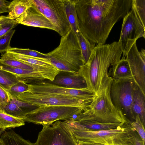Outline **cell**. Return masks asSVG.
Instances as JSON below:
<instances>
[{"label": "cell", "instance_id": "1", "mask_svg": "<svg viewBox=\"0 0 145 145\" xmlns=\"http://www.w3.org/2000/svg\"><path fill=\"white\" fill-rule=\"evenodd\" d=\"M132 0H75L80 31L91 43L105 44L112 28L130 11Z\"/></svg>", "mask_w": 145, "mask_h": 145}, {"label": "cell", "instance_id": "2", "mask_svg": "<svg viewBox=\"0 0 145 145\" xmlns=\"http://www.w3.org/2000/svg\"><path fill=\"white\" fill-rule=\"evenodd\" d=\"M122 54L120 40L95 47L88 60L81 67L78 72L84 79L88 89L95 95L97 94L104 77L108 74L109 69L114 67L118 63Z\"/></svg>", "mask_w": 145, "mask_h": 145}, {"label": "cell", "instance_id": "3", "mask_svg": "<svg viewBox=\"0 0 145 145\" xmlns=\"http://www.w3.org/2000/svg\"><path fill=\"white\" fill-rule=\"evenodd\" d=\"M45 54L59 71L78 73L83 65L78 37L71 29L61 37L57 48Z\"/></svg>", "mask_w": 145, "mask_h": 145}, {"label": "cell", "instance_id": "4", "mask_svg": "<svg viewBox=\"0 0 145 145\" xmlns=\"http://www.w3.org/2000/svg\"><path fill=\"white\" fill-rule=\"evenodd\" d=\"M112 78L106 74L101 88L93 98L88 109L89 120L102 123H123L130 122L118 110L112 102L110 91Z\"/></svg>", "mask_w": 145, "mask_h": 145}, {"label": "cell", "instance_id": "5", "mask_svg": "<svg viewBox=\"0 0 145 145\" xmlns=\"http://www.w3.org/2000/svg\"><path fill=\"white\" fill-rule=\"evenodd\" d=\"M63 122L78 141L113 145L115 140L126 137L135 131L129 124L107 130L91 131L80 125L73 118Z\"/></svg>", "mask_w": 145, "mask_h": 145}, {"label": "cell", "instance_id": "6", "mask_svg": "<svg viewBox=\"0 0 145 145\" xmlns=\"http://www.w3.org/2000/svg\"><path fill=\"white\" fill-rule=\"evenodd\" d=\"M84 111L80 107L41 106L25 114L22 119L25 122L51 125L57 121L70 120Z\"/></svg>", "mask_w": 145, "mask_h": 145}, {"label": "cell", "instance_id": "7", "mask_svg": "<svg viewBox=\"0 0 145 145\" xmlns=\"http://www.w3.org/2000/svg\"><path fill=\"white\" fill-rule=\"evenodd\" d=\"M15 99L22 102L39 106H75L82 108L85 111L88 108L93 100L84 99L74 96L53 94H36L28 92L22 93Z\"/></svg>", "mask_w": 145, "mask_h": 145}, {"label": "cell", "instance_id": "8", "mask_svg": "<svg viewBox=\"0 0 145 145\" xmlns=\"http://www.w3.org/2000/svg\"><path fill=\"white\" fill-rule=\"evenodd\" d=\"M133 79L112 78L110 94L114 105L130 122L134 121L132 111Z\"/></svg>", "mask_w": 145, "mask_h": 145}, {"label": "cell", "instance_id": "9", "mask_svg": "<svg viewBox=\"0 0 145 145\" xmlns=\"http://www.w3.org/2000/svg\"><path fill=\"white\" fill-rule=\"evenodd\" d=\"M33 4L54 25L61 37L71 29L65 9L64 0H32Z\"/></svg>", "mask_w": 145, "mask_h": 145}, {"label": "cell", "instance_id": "10", "mask_svg": "<svg viewBox=\"0 0 145 145\" xmlns=\"http://www.w3.org/2000/svg\"><path fill=\"white\" fill-rule=\"evenodd\" d=\"M35 145H77V140L63 122L57 121L44 125L39 133Z\"/></svg>", "mask_w": 145, "mask_h": 145}, {"label": "cell", "instance_id": "11", "mask_svg": "<svg viewBox=\"0 0 145 145\" xmlns=\"http://www.w3.org/2000/svg\"><path fill=\"white\" fill-rule=\"evenodd\" d=\"M145 38V27L143 26L133 10L123 18L119 40L121 44L123 56L125 59L126 55L131 47L139 38Z\"/></svg>", "mask_w": 145, "mask_h": 145}, {"label": "cell", "instance_id": "12", "mask_svg": "<svg viewBox=\"0 0 145 145\" xmlns=\"http://www.w3.org/2000/svg\"><path fill=\"white\" fill-rule=\"evenodd\" d=\"M28 91L36 94H48L76 96L84 99H91L95 94L87 88L77 89L67 88L53 84L49 81H44L27 84Z\"/></svg>", "mask_w": 145, "mask_h": 145}, {"label": "cell", "instance_id": "13", "mask_svg": "<svg viewBox=\"0 0 145 145\" xmlns=\"http://www.w3.org/2000/svg\"><path fill=\"white\" fill-rule=\"evenodd\" d=\"M125 59L129 65L132 78L145 94V50L139 52L136 42L127 52Z\"/></svg>", "mask_w": 145, "mask_h": 145}, {"label": "cell", "instance_id": "14", "mask_svg": "<svg viewBox=\"0 0 145 145\" xmlns=\"http://www.w3.org/2000/svg\"><path fill=\"white\" fill-rule=\"evenodd\" d=\"M15 20L18 24L47 29L57 32L56 27L39 11L33 2L31 6L22 15Z\"/></svg>", "mask_w": 145, "mask_h": 145}, {"label": "cell", "instance_id": "15", "mask_svg": "<svg viewBox=\"0 0 145 145\" xmlns=\"http://www.w3.org/2000/svg\"><path fill=\"white\" fill-rule=\"evenodd\" d=\"M49 81L54 84L70 88H87L84 79L78 73L59 71L52 81Z\"/></svg>", "mask_w": 145, "mask_h": 145}, {"label": "cell", "instance_id": "16", "mask_svg": "<svg viewBox=\"0 0 145 145\" xmlns=\"http://www.w3.org/2000/svg\"><path fill=\"white\" fill-rule=\"evenodd\" d=\"M0 69L7 71L15 75L20 80L27 84L48 80L45 75L40 72L18 69L0 62Z\"/></svg>", "mask_w": 145, "mask_h": 145}, {"label": "cell", "instance_id": "17", "mask_svg": "<svg viewBox=\"0 0 145 145\" xmlns=\"http://www.w3.org/2000/svg\"><path fill=\"white\" fill-rule=\"evenodd\" d=\"M133 84L132 112L135 118L137 116H139L145 126V94L133 79Z\"/></svg>", "mask_w": 145, "mask_h": 145}, {"label": "cell", "instance_id": "18", "mask_svg": "<svg viewBox=\"0 0 145 145\" xmlns=\"http://www.w3.org/2000/svg\"><path fill=\"white\" fill-rule=\"evenodd\" d=\"M32 4L31 0H14L10 2L8 6V16L15 20L24 13Z\"/></svg>", "mask_w": 145, "mask_h": 145}, {"label": "cell", "instance_id": "19", "mask_svg": "<svg viewBox=\"0 0 145 145\" xmlns=\"http://www.w3.org/2000/svg\"><path fill=\"white\" fill-rule=\"evenodd\" d=\"M5 53L7 55L12 58L34 66L50 68L55 67L51 63L48 58H42L16 54L7 52Z\"/></svg>", "mask_w": 145, "mask_h": 145}, {"label": "cell", "instance_id": "20", "mask_svg": "<svg viewBox=\"0 0 145 145\" xmlns=\"http://www.w3.org/2000/svg\"><path fill=\"white\" fill-rule=\"evenodd\" d=\"M108 73L112 78L118 79L132 78V75L128 62L126 59H121L113 68H110Z\"/></svg>", "mask_w": 145, "mask_h": 145}, {"label": "cell", "instance_id": "21", "mask_svg": "<svg viewBox=\"0 0 145 145\" xmlns=\"http://www.w3.org/2000/svg\"><path fill=\"white\" fill-rule=\"evenodd\" d=\"M65 9L71 30L78 37L80 31L75 7V0H64Z\"/></svg>", "mask_w": 145, "mask_h": 145}, {"label": "cell", "instance_id": "22", "mask_svg": "<svg viewBox=\"0 0 145 145\" xmlns=\"http://www.w3.org/2000/svg\"><path fill=\"white\" fill-rule=\"evenodd\" d=\"M75 121L82 126L91 131L108 130L115 129L125 124H128L123 123H102L88 120Z\"/></svg>", "mask_w": 145, "mask_h": 145}, {"label": "cell", "instance_id": "23", "mask_svg": "<svg viewBox=\"0 0 145 145\" xmlns=\"http://www.w3.org/2000/svg\"><path fill=\"white\" fill-rule=\"evenodd\" d=\"M0 138L5 145H35L34 143L24 139L12 130L5 131Z\"/></svg>", "mask_w": 145, "mask_h": 145}, {"label": "cell", "instance_id": "24", "mask_svg": "<svg viewBox=\"0 0 145 145\" xmlns=\"http://www.w3.org/2000/svg\"><path fill=\"white\" fill-rule=\"evenodd\" d=\"M25 124L22 118L12 116L0 110V128H14Z\"/></svg>", "mask_w": 145, "mask_h": 145}, {"label": "cell", "instance_id": "25", "mask_svg": "<svg viewBox=\"0 0 145 145\" xmlns=\"http://www.w3.org/2000/svg\"><path fill=\"white\" fill-rule=\"evenodd\" d=\"M81 53L83 65L88 60L91 52L96 46L91 43L80 32L78 37Z\"/></svg>", "mask_w": 145, "mask_h": 145}, {"label": "cell", "instance_id": "26", "mask_svg": "<svg viewBox=\"0 0 145 145\" xmlns=\"http://www.w3.org/2000/svg\"><path fill=\"white\" fill-rule=\"evenodd\" d=\"M20 81L14 74L0 69V86L7 91L11 87Z\"/></svg>", "mask_w": 145, "mask_h": 145}, {"label": "cell", "instance_id": "27", "mask_svg": "<svg viewBox=\"0 0 145 145\" xmlns=\"http://www.w3.org/2000/svg\"><path fill=\"white\" fill-rule=\"evenodd\" d=\"M3 112L12 116L22 118L25 112L11 98V100L5 107Z\"/></svg>", "mask_w": 145, "mask_h": 145}, {"label": "cell", "instance_id": "28", "mask_svg": "<svg viewBox=\"0 0 145 145\" xmlns=\"http://www.w3.org/2000/svg\"><path fill=\"white\" fill-rule=\"evenodd\" d=\"M131 8L141 24L145 27V0H132Z\"/></svg>", "mask_w": 145, "mask_h": 145}, {"label": "cell", "instance_id": "29", "mask_svg": "<svg viewBox=\"0 0 145 145\" xmlns=\"http://www.w3.org/2000/svg\"><path fill=\"white\" fill-rule=\"evenodd\" d=\"M6 52L35 57L48 58L45 56V54L29 49L10 47Z\"/></svg>", "mask_w": 145, "mask_h": 145}, {"label": "cell", "instance_id": "30", "mask_svg": "<svg viewBox=\"0 0 145 145\" xmlns=\"http://www.w3.org/2000/svg\"><path fill=\"white\" fill-rule=\"evenodd\" d=\"M29 89L28 84L20 81L11 87L8 92L11 97L15 99L19 95L27 92Z\"/></svg>", "mask_w": 145, "mask_h": 145}, {"label": "cell", "instance_id": "31", "mask_svg": "<svg viewBox=\"0 0 145 145\" xmlns=\"http://www.w3.org/2000/svg\"><path fill=\"white\" fill-rule=\"evenodd\" d=\"M15 31V29H11L5 34L0 37V53L6 52L10 47V40Z\"/></svg>", "mask_w": 145, "mask_h": 145}, {"label": "cell", "instance_id": "32", "mask_svg": "<svg viewBox=\"0 0 145 145\" xmlns=\"http://www.w3.org/2000/svg\"><path fill=\"white\" fill-rule=\"evenodd\" d=\"M129 124L133 128L140 137L144 143H145V131L143 125L139 116H137L135 120L130 122Z\"/></svg>", "mask_w": 145, "mask_h": 145}, {"label": "cell", "instance_id": "33", "mask_svg": "<svg viewBox=\"0 0 145 145\" xmlns=\"http://www.w3.org/2000/svg\"><path fill=\"white\" fill-rule=\"evenodd\" d=\"M16 20H8L0 25V37L13 29L18 24Z\"/></svg>", "mask_w": 145, "mask_h": 145}, {"label": "cell", "instance_id": "34", "mask_svg": "<svg viewBox=\"0 0 145 145\" xmlns=\"http://www.w3.org/2000/svg\"><path fill=\"white\" fill-rule=\"evenodd\" d=\"M11 100L8 91L0 86V110L3 112L7 105Z\"/></svg>", "mask_w": 145, "mask_h": 145}, {"label": "cell", "instance_id": "35", "mask_svg": "<svg viewBox=\"0 0 145 145\" xmlns=\"http://www.w3.org/2000/svg\"><path fill=\"white\" fill-rule=\"evenodd\" d=\"M133 133L129 136L115 140L113 145H135L133 140Z\"/></svg>", "mask_w": 145, "mask_h": 145}, {"label": "cell", "instance_id": "36", "mask_svg": "<svg viewBox=\"0 0 145 145\" xmlns=\"http://www.w3.org/2000/svg\"><path fill=\"white\" fill-rule=\"evenodd\" d=\"M133 140L135 145H145V143L136 131L133 135Z\"/></svg>", "mask_w": 145, "mask_h": 145}, {"label": "cell", "instance_id": "37", "mask_svg": "<svg viewBox=\"0 0 145 145\" xmlns=\"http://www.w3.org/2000/svg\"><path fill=\"white\" fill-rule=\"evenodd\" d=\"M10 3L5 0H0V8H8Z\"/></svg>", "mask_w": 145, "mask_h": 145}, {"label": "cell", "instance_id": "38", "mask_svg": "<svg viewBox=\"0 0 145 145\" xmlns=\"http://www.w3.org/2000/svg\"><path fill=\"white\" fill-rule=\"evenodd\" d=\"M10 19L8 16H0V25L7 20Z\"/></svg>", "mask_w": 145, "mask_h": 145}, {"label": "cell", "instance_id": "39", "mask_svg": "<svg viewBox=\"0 0 145 145\" xmlns=\"http://www.w3.org/2000/svg\"><path fill=\"white\" fill-rule=\"evenodd\" d=\"M80 145H105L104 144L96 143H86L80 141H78Z\"/></svg>", "mask_w": 145, "mask_h": 145}, {"label": "cell", "instance_id": "40", "mask_svg": "<svg viewBox=\"0 0 145 145\" xmlns=\"http://www.w3.org/2000/svg\"><path fill=\"white\" fill-rule=\"evenodd\" d=\"M8 12V8H0V14L4 12Z\"/></svg>", "mask_w": 145, "mask_h": 145}, {"label": "cell", "instance_id": "41", "mask_svg": "<svg viewBox=\"0 0 145 145\" xmlns=\"http://www.w3.org/2000/svg\"><path fill=\"white\" fill-rule=\"evenodd\" d=\"M5 129L3 128H0V137L1 135L5 131Z\"/></svg>", "mask_w": 145, "mask_h": 145}, {"label": "cell", "instance_id": "42", "mask_svg": "<svg viewBox=\"0 0 145 145\" xmlns=\"http://www.w3.org/2000/svg\"><path fill=\"white\" fill-rule=\"evenodd\" d=\"M0 145H5L3 140L0 138Z\"/></svg>", "mask_w": 145, "mask_h": 145}, {"label": "cell", "instance_id": "43", "mask_svg": "<svg viewBox=\"0 0 145 145\" xmlns=\"http://www.w3.org/2000/svg\"><path fill=\"white\" fill-rule=\"evenodd\" d=\"M77 145H80L79 144L78 142V144Z\"/></svg>", "mask_w": 145, "mask_h": 145}]
</instances>
